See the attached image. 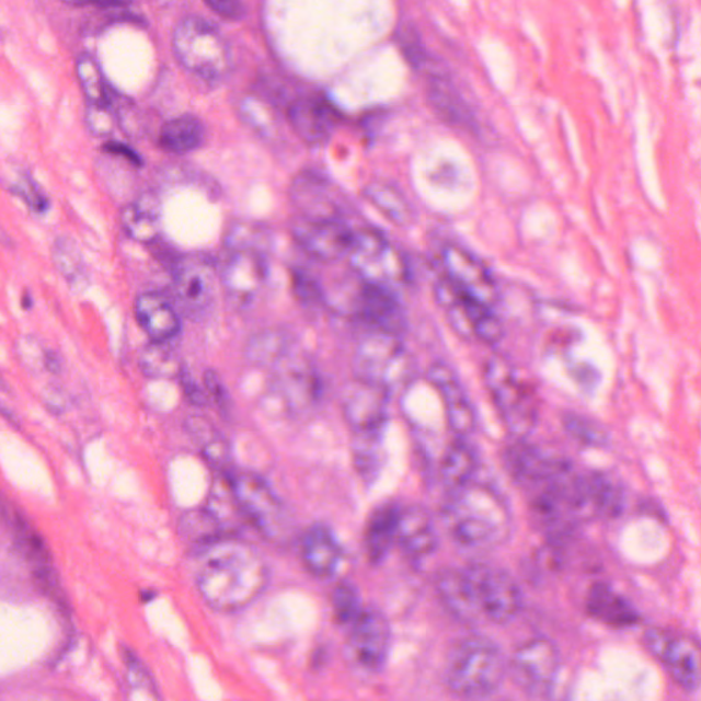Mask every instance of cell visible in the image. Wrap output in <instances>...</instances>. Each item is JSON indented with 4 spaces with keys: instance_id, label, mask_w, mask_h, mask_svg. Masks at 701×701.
I'll return each mask as SVG.
<instances>
[{
    "instance_id": "1",
    "label": "cell",
    "mask_w": 701,
    "mask_h": 701,
    "mask_svg": "<svg viewBox=\"0 0 701 701\" xmlns=\"http://www.w3.org/2000/svg\"><path fill=\"white\" fill-rule=\"evenodd\" d=\"M271 578L265 558L235 536L200 548L195 579L203 600L212 610L235 612L263 594Z\"/></svg>"
},
{
    "instance_id": "2",
    "label": "cell",
    "mask_w": 701,
    "mask_h": 701,
    "mask_svg": "<svg viewBox=\"0 0 701 701\" xmlns=\"http://www.w3.org/2000/svg\"><path fill=\"white\" fill-rule=\"evenodd\" d=\"M441 522L449 539L471 552L495 550L513 531V514L506 497L495 486L475 480L448 492Z\"/></svg>"
},
{
    "instance_id": "3",
    "label": "cell",
    "mask_w": 701,
    "mask_h": 701,
    "mask_svg": "<svg viewBox=\"0 0 701 701\" xmlns=\"http://www.w3.org/2000/svg\"><path fill=\"white\" fill-rule=\"evenodd\" d=\"M506 673L502 650L480 634L458 640L444 663V681L460 698H487L502 687Z\"/></svg>"
},
{
    "instance_id": "4",
    "label": "cell",
    "mask_w": 701,
    "mask_h": 701,
    "mask_svg": "<svg viewBox=\"0 0 701 701\" xmlns=\"http://www.w3.org/2000/svg\"><path fill=\"white\" fill-rule=\"evenodd\" d=\"M484 381L507 430L515 438L530 435L539 421V400L533 387L503 356H492L486 361Z\"/></svg>"
},
{
    "instance_id": "5",
    "label": "cell",
    "mask_w": 701,
    "mask_h": 701,
    "mask_svg": "<svg viewBox=\"0 0 701 701\" xmlns=\"http://www.w3.org/2000/svg\"><path fill=\"white\" fill-rule=\"evenodd\" d=\"M230 491L241 517L267 541H287L290 520L287 509L261 475L250 470L232 469L227 473Z\"/></svg>"
},
{
    "instance_id": "6",
    "label": "cell",
    "mask_w": 701,
    "mask_h": 701,
    "mask_svg": "<svg viewBox=\"0 0 701 701\" xmlns=\"http://www.w3.org/2000/svg\"><path fill=\"white\" fill-rule=\"evenodd\" d=\"M175 58L191 73L218 80L232 69V54L222 33L200 16H188L173 33Z\"/></svg>"
},
{
    "instance_id": "7",
    "label": "cell",
    "mask_w": 701,
    "mask_h": 701,
    "mask_svg": "<svg viewBox=\"0 0 701 701\" xmlns=\"http://www.w3.org/2000/svg\"><path fill=\"white\" fill-rule=\"evenodd\" d=\"M481 621L507 624L519 616L524 595L519 584L506 570L484 562L463 567Z\"/></svg>"
},
{
    "instance_id": "8",
    "label": "cell",
    "mask_w": 701,
    "mask_h": 701,
    "mask_svg": "<svg viewBox=\"0 0 701 701\" xmlns=\"http://www.w3.org/2000/svg\"><path fill=\"white\" fill-rule=\"evenodd\" d=\"M355 378L393 388L409 380L413 365L402 340L397 334L372 331L360 340L354 355Z\"/></svg>"
},
{
    "instance_id": "9",
    "label": "cell",
    "mask_w": 701,
    "mask_h": 701,
    "mask_svg": "<svg viewBox=\"0 0 701 701\" xmlns=\"http://www.w3.org/2000/svg\"><path fill=\"white\" fill-rule=\"evenodd\" d=\"M349 265L365 283L398 288L409 283L407 261L397 246L377 230L364 229L354 234Z\"/></svg>"
},
{
    "instance_id": "10",
    "label": "cell",
    "mask_w": 701,
    "mask_h": 701,
    "mask_svg": "<svg viewBox=\"0 0 701 701\" xmlns=\"http://www.w3.org/2000/svg\"><path fill=\"white\" fill-rule=\"evenodd\" d=\"M435 296L459 336L480 340L490 345L503 338L504 327L493 312V307L470 298L455 287L448 278L443 276L438 279L435 285Z\"/></svg>"
},
{
    "instance_id": "11",
    "label": "cell",
    "mask_w": 701,
    "mask_h": 701,
    "mask_svg": "<svg viewBox=\"0 0 701 701\" xmlns=\"http://www.w3.org/2000/svg\"><path fill=\"white\" fill-rule=\"evenodd\" d=\"M624 491L621 482L605 471H575L570 482V508L577 525L622 512Z\"/></svg>"
},
{
    "instance_id": "12",
    "label": "cell",
    "mask_w": 701,
    "mask_h": 701,
    "mask_svg": "<svg viewBox=\"0 0 701 701\" xmlns=\"http://www.w3.org/2000/svg\"><path fill=\"white\" fill-rule=\"evenodd\" d=\"M508 667L515 683L525 693L541 698L550 693L556 682L561 655L551 640L531 639L515 650Z\"/></svg>"
},
{
    "instance_id": "13",
    "label": "cell",
    "mask_w": 701,
    "mask_h": 701,
    "mask_svg": "<svg viewBox=\"0 0 701 701\" xmlns=\"http://www.w3.org/2000/svg\"><path fill=\"white\" fill-rule=\"evenodd\" d=\"M644 640L646 648L665 666L679 687L687 692L699 689L700 650L692 639L668 629L654 628L645 632Z\"/></svg>"
},
{
    "instance_id": "14",
    "label": "cell",
    "mask_w": 701,
    "mask_h": 701,
    "mask_svg": "<svg viewBox=\"0 0 701 701\" xmlns=\"http://www.w3.org/2000/svg\"><path fill=\"white\" fill-rule=\"evenodd\" d=\"M517 440L506 448L504 466L515 484L528 495L573 470L567 459L525 441V438Z\"/></svg>"
},
{
    "instance_id": "15",
    "label": "cell",
    "mask_w": 701,
    "mask_h": 701,
    "mask_svg": "<svg viewBox=\"0 0 701 701\" xmlns=\"http://www.w3.org/2000/svg\"><path fill=\"white\" fill-rule=\"evenodd\" d=\"M267 278V254L252 250L228 251L219 273L225 296L234 309L249 307L265 288Z\"/></svg>"
},
{
    "instance_id": "16",
    "label": "cell",
    "mask_w": 701,
    "mask_h": 701,
    "mask_svg": "<svg viewBox=\"0 0 701 701\" xmlns=\"http://www.w3.org/2000/svg\"><path fill=\"white\" fill-rule=\"evenodd\" d=\"M292 235L312 257L322 262H336L348 256L354 233L340 218H310L300 216L292 222Z\"/></svg>"
},
{
    "instance_id": "17",
    "label": "cell",
    "mask_w": 701,
    "mask_h": 701,
    "mask_svg": "<svg viewBox=\"0 0 701 701\" xmlns=\"http://www.w3.org/2000/svg\"><path fill=\"white\" fill-rule=\"evenodd\" d=\"M444 277L470 298L493 307L498 300V288L484 263L462 246L449 244L441 251Z\"/></svg>"
},
{
    "instance_id": "18",
    "label": "cell",
    "mask_w": 701,
    "mask_h": 701,
    "mask_svg": "<svg viewBox=\"0 0 701 701\" xmlns=\"http://www.w3.org/2000/svg\"><path fill=\"white\" fill-rule=\"evenodd\" d=\"M392 630L388 618L377 608H361L350 623L349 648L366 670H381L391 650Z\"/></svg>"
},
{
    "instance_id": "19",
    "label": "cell",
    "mask_w": 701,
    "mask_h": 701,
    "mask_svg": "<svg viewBox=\"0 0 701 701\" xmlns=\"http://www.w3.org/2000/svg\"><path fill=\"white\" fill-rule=\"evenodd\" d=\"M174 298L188 315H199L212 304L216 268L203 256H186L173 271Z\"/></svg>"
},
{
    "instance_id": "20",
    "label": "cell",
    "mask_w": 701,
    "mask_h": 701,
    "mask_svg": "<svg viewBox=\"0 0 701 701\" xmlns=\"http://www.w3.org/2000/svg\"><path fill=\"white\" fill-rule=\"evenodd\" d=\"M389 392L377 383L355 378L344 388V418L354 433L383 432L388 418Z\"/></svg>"
},
{
    "instance_id": "21",
    "label": "cell",
    "mask_w": 701,
    "mask_h": 701,
    "mask_svg": "<svg viewBox=\"0 0 701 701\" xmlns=\"http://www.w3.org/2000/svg\"><path fill=\"white\" fill-rule=\"evenodd\" d=\"M274 387L292 413H306L320 399L321 386L314 369L301 356L290 354L273 367Z\"/></svg>"
},
{
    "instance_id": "22",
    "label": "cell",
    "mask_w": 701,
    "mask_h": 701,
    "mask_svg": "<svg viewBox=\"0 0 701 701\" xmlns=\"http://www.w3.org/2000/svg\"><path fill=\"white\" fill-rule=\"evenodd\" d=\"M426 378L441 399L449 429L458 437L471 435L476 425L475 411L457 372L438 361L427 370Z\"/></svg>"
},
{
    "instance_id": "23",
    "label": "cell",
    "mask_w": 701,
    "mask_h": 701,
    "mask_svg": "<svg viewBox=\"0 0 701 701\" xmlns=\"http://www.w3.org/2000/svg\"><path fill=\"white\" fill-rule=\"evenodd\" d=\"M356 304L361 317L377 331L400 336L405 329V314L394 289L383 285L361 284Z\"/></svg>"
},
{
    "instance_id": "24",
    "label": "cell",
    "mask_w": 701,
    "mask_h": 701,
    "mask_svg": "<svg viewBox=\"0 0 701 701\" xmlns=\"http://www.w3.org/2000/svg\"><path fill=\"white\" fill-rule=\"evenodd\" d=\"M290 199L301 212L310 218H340L342 205L334 185L315 172H303L292 181Z\"/></svg>"
},
{
    "instance_id": "25",
    "label": "cell",
    "mask_w": 701,
    "mask_h": 701,
    "mask_svg": "<svg viewBox=\"0 0 701 701\" xmlns=\"http://www.w3.org/2000/svg\"><path fill=\"white\" fill-rule=\"evenodd\" d=\"M397 544L410 559L421 561L437 550L435 519L420 504L400 508Z\"/></svg>"
},
{
    "instance_id": "26",
    "label": "cell",
    "mask_w": 701,
    "mask_h": 701,
    "mask_svg": "<svg viewBox=\"0 0 701 701\" xmlns=\"http://www.w3.org/2000/svg\"><path fill=\"white\" fill-rule=\"evenodd\" d=\"M585 607L591 618L606 627L627 629L637 627L641 621L637 608L606 583L590 586Z\"/></svg>"
},
{
    "instance_id": "27",
    "label": "cell",
    "mask_w": 701,
    "mask_h": 701,
    "mask_svg": "<svg viewBox=\"0 0 701 701\" xmlns=\"http://www.w3.org/2000/svg\"><path fill=\"white\" fill-rule=\"evenodd\" d=\"M289 120L296 135L310 146H322L332 136L336 115L320 99H299L289 108Z\"/></svg>"
},
{
    "instance_id": "28",
    "label": "cell",
    "mask_w": 701,
    "mask_h": 701,
    "mask_svg": "<svg viewBox=\"0 0 701 701\" xmlns=\"http://www.w3.org/2000/svg\"><path fill=\"white\" fill-rule=\"evenodd\" d=\"M301 558L307 570L317 578H331L342 563V545L326 525L311 526L301 545Z\"/></svg>"
},
{
    "instance_id": "29",
    "label": "cell",
    "mask_w": 701,
    "mask_h": 701,
    "mask_svg": "<svg viewBox=\"0 0 701 701\" xmlns=\"http://www.w3.org/2000/svg\"><path fill=\"white\" fill-rule=\"evenodd\" d=\"M135 314L152 342H170L180 332L177 311L161 294H141L135 301Z\"/></svg>"
},
{
    "instance_id": "30",
    "label": "cell",
    "mask_w": 701,
    "mask_h": 701,
    "mask_svg": "<svg viewBox=\"0 0 701 701\" xmlns=\"http://www.w3.org/2000/svg\"><path fill=\"white\" fill-rule=\"evenodd\" d=\"M120 223L130 239L152 244L161 235V202L150 192L142 194L120 211Z\"/></svg>"
},
{
    "instance_id": "31",
    "label": "cell",
    "mask_w": 701,
    "mask_h": 701,
    "mask_svg": "<svg viewBox=\"0 0 701 701\" xmlns=\"http://www.w3.org/2000/svg\"><path fill=\"white\" fill-rule=\"evenodd\" d=\"M436 589L444 607L458 621L470 624L481 621L463 568H444L437 575Z\"/></svg>"
},
{
    "instance_id": "32",
    "label": "cell",
    "mask_w": 701,
    "mask_h": 701,
    "mask_svg": "<svg viewBox=\"0 0 701 701\" xmlns=\"http://www.w3.org/2000/svg\"><path fill=\"white\" fill-rule=\"evenodd\" d=\"M185 427L206 462L222 474H227L233 469L232 448L210 421L205 416L191 415L185 421Z\"/></svg>"
},
{
    "instance_id": "33",
    "label": "cell",
    "mask_w": 701,
    "mask_h": 701,
    "mask_svg": "<svg viewBox=\"0 0 701 701\" xmlns=\"http://www.w3.org/2000/svg\"><path fill=\"white\" fill-rule=\"evenodd\" d=\"M399 514L398 504L387 503L370 515L366 528L365 545L371 563H381L391 552L392 547L397 544Z\"/></svg>"
},
{
    "instance_id": "34",
    "label": "cell",
    "mask_w": 701,
    "mask_h": 701,
    "mask_svg": "<svg viewBox=\"0 0 701 701\" xmlns=\"http://www.w3.org/2000/svg\"><path fill=\"white\" fill-rule=\"evenodd\" d=\"M427 97L432 107L436 110L438 117L446 123L469 128L474 125L473 115L468 103L460 96L452 82L440 74L433 76L427 87Z\"/></svg>"
},
{
    "instance_id": "35",
    "label": "cell",
    "mask_w": 701,
    "mask_h": 701,
    "mask_svg": "<svg viewBox=\"0 0 701 701\" xmlns=\"http://www.w3.org/2000/svg\"><path fill=\"white\" fill-rule=\"evenodd\" d=\"M480 468V458L475 448L466 440V437H458L448 447L441 462V481L448 492L469 484L475 479L476 470Z\"/></svg>"
},
{
    "instance_id": "36",
    "label": "cell",
    "mask_w": 701,
    "mask_h": 701,
    "mask_svg": "<svg viewBox=\"0 0 701 701\" xmlns=\"http://www.w3.org/2000/svg\"><path fill=\"white\" fill-rule=\"evenodd\" d=\"M294 353V338L283 329H265L254 334L245 345V358L257 367L278 365Z\"/></svg>"
},
{
    "instance_id": "37",
    "label": "cell",
    "mask_w": 701,
    "mask_h": 701,
    "mask_svg": "<svg viewBox=\"0 0 701 701\" xmlns=\"http://www.w3.org/2000/svg\"><path fill=\"white\" fill-rule=\"evenodd\" d=\"M205 140V126L194 115H181L163 125L159 145L169 152L186 153L197 150Z\"/></svg>"
},
{
    "instance_id": "38",
    "label": "cell",
    "mask_w": 701,
    "mask_h": 701,
    "mask_svg": "<svg viewBox=\"0 0 701 701\" xmlns=\"http://www.w3.org/2000/svg\"><path fill=\"white\" fill-rule=\"evenodd\" d=\"M364 194L383 216L391 219L398 227H410L414 222L413 207L397 186L382 183V181H372L366 186Z\"/></svg>"
},
{
    "instance_id": "39",
    "label": "cell",
    "mask_w": 701,
    "mask_h": 701,
    "mask_svg": "<svg viewBox=\"0 0 701 701\" xmlns=\"http://www.w3.org/2000/svg\"><path fill=\"white\" fill-rule=\"evenodd\" d=\"M53 262L60 276L76 292H81L88 287L90 277H88L84 257H82L79 245L69 235H59L54 241Z\"/></svg>"
},
{
    "instance_id": "40",
    "label": "cell",
    "mask_w": 701,
    "mask_h": 701,
    "mask_svg": "<svg viewBox=\"0 0 701 701\" xmlns=\"http://www.w3.org/2000/svg\"><path fill=\"white\" fill-rule=\"evenodd\" d=\"M355 470L366 484H372L383 466L382 432L355 433L353 444Z\"/></svg>"
},
{
    "instance_id": "41",
    "label": "cell",
    "mask_w": 701,
    "mask_h": 701,
    "mask_svg": "<svg viewBox=\"0 0 701 701\" xmlns=\"http://www.w3.org/2000/svg\"><path fill=\"white\" fill-rule=\"evenodd\" d=\"M180 531L186 541L199 548L229 536L221 520L206 506L185 513L180 519Z\"/></svg>"
},
{
    "instance_id": "42",
    "label": "cell",
    "mask_w": 701,
    "mask_h": 701,
    "mask_svg": "<svg viewBox=\"0 0 701 701\" xmlns=\"http://www.w3.org/2000/svg\"><path fill=\"white\" fill-rule=\"evenodd\" d=\"M169 342H151L141 350L139 365L142 375L152 380H174L185 369Z\"/></svg>"
},
{
    "instance_id": "43",
    "label": "cell",
    "mask_w": 701,
    "mask_h": 701,
    "mask_svg": "<svg viewBox=\"0 0 701 701\" xmlns=\"http://www.w3.org/2000/svg\"><path fill=\"white\" fill-rule=\"evenodd\" d=\"M271 244V232L263 225L256 222L233 223L225 234V245L228 251L252 250L267 254Z\"/></svg>"
},
{
    "instance_id": "44",
    "label": "cell",
    "mask_w": 701,
    "mask_h": 701,
    "mask_svg": "<svg viewBox=\"0 0 701 701\" xmlns=\"http://www.w3.org/2000/svg\"><path fill=\"white\" fill-rule=\"evenodd\" d=\"M563 429L574 441L585 447L602 448L610 443L608 432L599 422L575 413L563 415Z\"/></svg>"
},
{
    "instance_id": "45",
    "label": "cell",
    "mask_w": 701,
    "mask_h": 701,
    "mask_svg": "<svg viewBox=\"0 0 701 701\" xmlns=\"http://www.w3.org/2000/svg\"><path fill=\"white\" fill-rule=\"evenodd\" d=\"M77 76H79L82 91L90 104H110L106 85H104L101 69L90 54L81 55L77 60Z\"/></svg>"
},
{
    "instance_id": "46",
    "label": "cell",
    "mask_w": 701,
    "mask_h": 701,
    "mask_svg": "<svg viewBox=\"0 0 701 701\" xmlns=\"http://www.w3.org/2000/svg\"><path fill=\"white\" fill-rule=\"evenodd\" d=\"M361 611L358 588L349 581H343L333 594L334 618L340 624H350Z\"/></svg>"
},
{
    "instance_id": "47",
    "label": "cell",
    "mask_w": 701,
    "mask_h": 701,
    "mask_svg": "<svg viewBox=\"0 0 701 701\" xmlns=\"http://www.w3.org/2000/svg\"><path fill=\"white\" fill-rule=\"evenodd\" d=\"M125 662L126 667H128L129 687L135 698L148 700L159 699L156 682H153L145 665H142L134 654H130V652H126Z\"/></svg>"
},
{
    "instance_id": "48",
    "label": "cell",
    "mask_w": 701,
    "mask_h": 701,
    "mask_svg": "<svg viewBox=\"0 0 701 701\" xmlns=\"http://www.w3.org/2000/svg\"><path fill=\"white\" fill-rule=\"evenodd\" d=\"M292 288L295 298L306 309L315 310L325 303V292L320 283L303 271L294 272Z\"/></svg>"
},
{
    "instance_id": "49",
    "label": "cell",
    "mask_w": 701,
    "mask_h": 701,
    "mask_svg": "<svg viewBox=\"0 0 701 701\" xmlns=\"http://www.w3.org/2000/svg\"><path fill=\"white\" fill-rule=\"evenodd\" d=\"M11 194L20 196L31 211L44 214L49 208V200L36 181L30 174H21L10 186Z\"/></svg>"
},
{
    "instance_id": "50",
    "label": "cell",
    "mask_w": 701,
    "mask_h": 701,
    "mask_svg": "<svg viewBox=\"0 0 701 701\" xmlns=\"http://www.w3.org/2000/svg\"><path fill=\"white\" fill-rule=\"evenodd\" d=\"M87 125L92 135L108 136L113 134L115 117L110 104H90L87 112Z\"/></svg>"
},
{
    "instance_id": "51",
    "label": "cell",
    "mask_w": 701,
    "mask_h": 701,
    "mask_svg": "<svg viewBox=\"0 0 701 701\" xmlns=\"http://www.w3.org/2000/svg\"><path fill=\"white\" fill-rule=\"evenodd\" d=\"M16 354L25 365L33 367V369H44L46 348L42 347L36 338L22 337L21 342L16 344Z\"/></svg>"
},
{
    "instance_id": "52",
    "label": "cell",
    "mask_w": 701,
    "mask_h": 701,
    "mask_svg": "<svg viewBox=\"0 0 701 701\" xmlns=\"http://www.w3.org/2000/svg\"><path fill=\"white\" fill-rule=\"evenodd\" d=\"M205 386L208 398L214 399V402H216L219 409L227 411L229 407V397L221 377L214 370H207L205 372Z\"/></svg>"
},
{
    "instance_id": "53",
    "label": "cell",
    "mask_w": 701,
    "mask_h": 701,
    "mask_svg": "<svg viewBox=\"0 0 701 701\" xmlns=\"http://www.w3.org/2000/svg\"><path fill=\"white\" fill-rule=\"evenodd\" d=\"M205 3L225 20L235 21L244 15V4L241 0H205Z\"/></svg>"
},
{
    "instance_id": "54",
    "label": "cell",
    "mask_w": 701,
    "mask_h": 701,
    "mask_svg": "<svg viewBox=\"0 0 701 701\" xmlns=\"http://www.w3.org/2000/svg\"><path fill=\"white\" fill-rule=\"evenodd\" d=\"M179 380L181 386H183L185 397L188 398L189 402L195 405H206L208 403V394L203 391V389L197 386L194 378L191 377L189 372L186 369L181 372Z\"/></svg>"
},
{
    "instance_id": "55",
    "label": "cell",
    "mask_w": 701,
    "mask_h": 701,
    "mask_svg": "<svg viewBox=\"0 0 701 701\" xmlns=\"http://www.w3.org/2000/svg\"><path fill=\"white\" fill-rule=\"evenodd\" d=\"M103 151L107 153H112L115 157H123L126 161H129L135 166H141V158L139 153L135 152L128 146L120 145V142H107V145L103 146Z\"/></svg>"
},
{
    "instance_id": "56",
    "label": "cell",
    "mask_w": 701,
    "mask_h": 701,
    "mask_svg": "<svg viewBox=\"0 0 701 701\" xmlns=\"http://www.w3.org/2000/svg\"><path fill=\"white\" fill-rule=\"evenodd\" d=\"M44 369L53 375H58L62 370V360L51 349H46V354H44Z\"/></svg>"
},
{
    "instance_id": "57",
    "label": "cell",
    "mask_w": 701,
    "mask_h": 701,
    "mask_svg": "<svg viewBox=\"0 0 701 701\" xmlns=\"http://www.w3.org/2000/svg\"><path fill=\"white\" fill-rule=\"evenodd\" d=\"M64 2L69 4H74V5H82V4L112 5V4L119 3V0H64Z\"/></svg>"
},
{
    "instance_id": "58",
    "label": "cell",
    "mask_w": 701,
    "mask_h": 701,
    "mask_svg": "<svg viewBox=\"0 0 701 701\" xmlns=\"http://www.w3.org/2000/svg\"><path fill=\"white\" fill-rule=\"evenodd\" d=\"M21 306L22 309L26 311L32 309L33 298L30 292H25L24 295H22Z\"/></svg>"
},
{
    "instance_id": "59",
    "label": "cell",
    "mask_w": 701,
    "mask_h": 701,
    "mask_svg": "<svg viewBox=\"0 0 701 701\" xmlns=\"http://www.w3.org/2000/svg\"><path fill=\"white\" fill-rule=\"evenodd\" d=\"M0 244H10V240L8 238V234H5L3 232L2 228H0Z\"/></svg>"
},
{
    "instance_id": "60",
    "label": "cell",
    "mask_w": 701,
    "mask_h": 701,
    "mask_svg": "<svg viewBox=\"0 0 701 701\" xmlns=\"http://www.w3.org/2000/svg\"><path fill=\"white\" fill-rule=\"evenodd\" d=\"M8 391V383H5L4 378L0 375V392Z\"/></svg>"
}]
</instances>
